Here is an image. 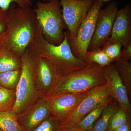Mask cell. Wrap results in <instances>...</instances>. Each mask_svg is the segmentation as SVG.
Instances as JSON below:
<instances>
[{
    "label": "cell",
    "mask_w": 131,
    "mask_h": 131,
    "mask_svg": "<svg viewBox=\"0 0 131 131\" xmlns=\"http://www.w3.org/2000/svg\"><path fill=\"white\" fill-rule=\"evenodd\" d=\"M16 100V90L0 86V112L13 110Z\"/></svg>",
    "instance_id": "21"
},
{
    "label": "cell",
    "mask_w": 131,
    "mask_h": 131,
    "mask_svg": "<svg viewBox=\"0 0 131 131\" xmlns=\"http://www.w3.org/2000/svg\"><path fill=\"white\" fill-rule=\"evenodd\" d=\"M86 62L97 64L103 68L113 62V61L100 49L94 51H88Z\"/></svg>",
    "instance_id": "22"
},
{
    "label": "cell",
    "mask_w": 131,
    "mask_h": 131,
    "mask_svg": "<svg viewBox=\"0 0 131 131\" xmlns=\"http://www.w3.org/2000/svg\"><path fill=\"white\" fill-rule=\"evenodd\" d=\"M5 35V32H4L2 34H1L0 35V41H1L3 38L4 37V36Z\"/></svg>",
    "instance_id": "31"
},
{
    "label": "cell",
    "mask_w": 131,
    "mask_h": 131,
    "mask_svg": "<svg viewBox=\"0 0 131 131\" xmlns=\"http://www.w3.org/2000/svg\"><path fill=\"white\" fill-rule=\"evenodd\" d=\"M101 1H110V0H101Z\"/></svg>",
    "instance_id": "33"
},
{
    "label": "cell",
    "mask_w": 131,
    "mask_h": 131,
    "mask_svg": "<svg viewBox=\"0 0 131 131\" xmlns=\"http://www.w3.org/2000/svg\"><path fill=\"white\" fill-rule=\"evenodd\" d=\"M113 100L112 96L106 99L89 113L77 124L73 126L85 130H91L95 123L100 117L105 108Z\"/></svg>",
    "instance_id": "16"
},
{
    "label": "cell",
    "mask_w": 131,
    "mask_h": 131,
    "mask_svg": "<svg viewBox=\"0 0 131 131\" xmlns=\"http://www.w3.org/2000/svg\"><path fill=\"white\" fill-rule=\"evenodd\" d=\"M119 42L124 48L131 43V4L118 9L115 19L111 35L107 42Z\"/></svg>",
    "instance_id": "13"
},
{
    "label": "cell",
    "mask_w": 131,
    "mask_h": 131,
    "mask_svg": "<svg viewBox=\"0 0 131 131\" xmlns=\"http://www.w3.org/2000/svg\"><path fill=\"white\" fill-rule=\"evenodd\" d=\"M61 131H88L85 130L75 126L62 127Z\"/></svg>",
    "instance_id": "30"
},
{
    "label": "cell",
    "mask_w": 131,
    "mask_h": 131,
    "mask_svg": "<svg viewBox=\"0 0 131 131\" xmlns=\"http://www.w3.org/2000/svg\"><path fill=\"white\" fill-rule=\"evenodd\" d=\"M122 44L119 42L111 43L107 42L102 47V51L111 59L114 61L121 58V47Z\"/></svg>",
    "instance_id": "25"
},
{
    "label": "cell",
    "mask_w": 131,
    "mask_h": 131,
    "mask_svg": "<svg viewBox=\"0 0 131 131\" xmlns=\"http://www.w3.org/2000/svg\"><path fill=\"white\" fill-rule=\"evenodd\" d=\"M21 74V69L0 73V86L16 90Z\"/></svg>",
    "instance_id": "20"
},
{
    "label": "cell",
    "mask_w": 131,
    "mask_h": 131,
    "mask_svg": "<svg viewBox=\"0 0 131 131\" xmlns=\"http://www.w3.org/2000/svg\"><path fill=\"white\" fill-rule=\"evenodd\" d=\"M113 131H131L130 120L128 121L125 124L116 128Z\"/></svg>",
    "instance_id": "29"
},
{
    "label": "cell",
    "mask_w": 131,
    "mask_h": 131,
    "mask_svg": "<svg viewBox=\"0 0 131 131\" xmlns=\"http://www.w3.org/2000/svg\"><path fill=\"white\" fill-rule=\"evenodd\" d=\"M11 4L7 11V23L0 47L13 51L21 57L35 37L38 29L34 9Z\"/></svg>",
    "instance_id": "1"
},
{
    "label": "cell",
    "mask_w": 131,
    "mask_h": 131,
    "mask_svg": "<svg viewBox=\"0 0 131 131\" xmlns=\"http://www.w3.org/2000/svg\"><path fill=\"white\" fill-rule=\"evenodd\" d=\"M45 97H41L18 116V121L23 131H30L50 115Z\"/></svg>",
    "instance_id": "14"
},
{
    "label": "cell",
    "mask_w": 131,
    "mask_h": 131,
    "mask_svg": "<svg viewBox=\"0 0 131 131\" xmlns=\"http://www.w3.org/2000/svg\"><path fill=\"white\" fill-rule=\"evenodd\" d=\"M106 82L103 68L97 64L89 63L81 69L61 75L45 98L86 92Z\"/></svg>",
    "instance_id": "3"
},
{
    "label": "cell",
    "mask_w": 131,
    "mask_h": 131,
    "mask_svg": "<svg viewBox=\"0 0 131 131\" xmlns=\"http://www.w3.org/2000/svg\"><path fill=\"white\" fill-rule=\"evenodd\" d=\"M35 83L42 97H46L61 75L47 59L36 57Z\"/></svg>",
    "instance_id": "12"
},
{
    "label": "cell",
    "mask_w": 131,
    "mask_h": 131,
    "mask_svg": "<svg viewBox=\"0 0 131 131\" xmlns=\"http://www.w3.org/2000/svg\"><path fill=\"white\" fill-rule=\"evenodd\" d=\"M125 110L119 106L111 118L107 131H113L130 120Z\"/></svg>",
    "instance_id": "23"
},
{
    "label": "cell",
    "mask_w": 131,
    "mask_h": 131,
    "mask_svg": "<svg viewBox=\"0 0 131 131\" xmlns=\"http://www.w3.org/2000/svg\"><path fill=\"white\" fill-rule=\"evenodd\" d=\"M42 2H49L50 0H42Z\"/></svg>",
    "instance_id": "32"
},
{
    "label": "cell",
    "mask_w": 131,
    "mask_h": 131,
    "mask_svg": "<svg viewBox=\"0 0 131 131\" xmlns=\"http://www.w3.org/2000/svg\"><path fill=\"white\" fill-rule=\"evenodd\" d=\"M103 4L102 1L95 0L80 26L76 37L73 38L67 37L75 56L84 62H86L88 49L93 35L98 13Z\"/></svg>",
    "instance_id": "6"
},
{
    "label": "cell",
    "mask_w": 131,
    "mask_h": 131,
    "mask_svg": "<svg viewBox=\"0 0 131 131\" xmlns=\"http://www.w3.org/2000/svg\"><path fill=\"white\" fill-rule=\"evenodd\" d=\"M119 106L118 103L115 100H113L105 108L90 131H107L111 118Z\"/></svg>",
    "instance_id": "17"
},
{
    "label": "cell",
    "mask_w": 131,
    "mask_h": 131,
    "mask_svg": "<svg viewBox=\"0 0 131 131\" xmlns=\"http://www.w3.org/2000/svg\"><path fill=\"white\" fill-rule=\"evenodd\" d=\"M104 77L109 84L111 96L119 104L131 119V106L127 90L113 62L103 68Z\"/></svg>",
    "instance_id": "11"
},
{
    "label": "cell",
    "mask_w": 131,
    "mask_h": 131,
    "mask_svg": "<svg viewBox=\"0 0 131 131\" xmlns=\"http://www.w3.org/2000/svg\"><path fill=\"white\" fill-rule=\"evenodd\" d=\"M0 129L2 131H23L18 116L13 110L0 112Z\"/></svg>",
    "instance_id": "19"
},
{
    "label": "cell",
    "mask_w": 131,
    "mask_h": 131,
    "mask_svg": "<svg viewBox=\"0 0 131 131\" xmlns=\"http://www.w3.org/2000/svg\"><path fill=\"white\" fill-rule=\"evenodd\" d=\"M15 3L19 7L26 8L32 6L31 0H0V8L7 11L11 4Z\"/></svg>",
    "instance_id": "26"
},
{
    "label": "cell",
    "mask_w": 131,
    "mask_h": 131,
    "mask_svg": "<svg viewBox=\"0 0 131 131\" xmlns=\"http://www.w3.org/2000/svg\"><path fill=\"white\" fill-rule=\"evenodd\" d=\"M61 123L52 115L30 131H61Z\"/></svg>",
    "instance_id": "24"
},
{
    "label": "cell",
    "mask_w": 131,
    "mask_h": 131,
    "mask_svg": "<svg viewBox=\"0 0 131 131\" xmlns=\"http://www.w3.org/2000/svg\"><path fill=\"white\" fill-rule=\"evenodd\" d=\"M110 96V87L106 82L92 89L75 111L61 123L62 127L72 126L77 124L89 113Z\"/></svg>",
    "instance_id": "9"
},
{
    "label": "cell",
    "mask_w": 131,
    "mask_h": 131,
    "mask_svg": "<svg viewBox=\"0 0 131 131\" xmlns=\"http://www.w3.org/2000/svg\"><path fill=\"white\" fill-rule=\"evenodd\" d=\"M36 57L27 49L21 56V74L16 89L13 111L18 116L41 98L35 83Z\"/></svg>",
    "instance_id": "5"
},
{
    "label": "cell",
    "mask_w": 131,
    "mask_h": 131,
    "mask_svg": "<svg viewBox=\"0 0 131 131\" xmlns=\"http://www.w3.org/2000/svg\"><path fill=\"white\" fill-rule=\"evenodd\" d=\"M123 84L126 88L129 96L131 94V63L121 58L113 62Z\"/></svg>",
    "instance_id": "18"
},
{
    "label": "cell",
    "mask_w": 131,
    "mask_h": 131,
    "mask_svg": "<svg viewBox=\"0 0 131 131\" xmlns=\"http://www.w3.org/2000/svg\"><path fill=\"white\" fill-rule=\"evenodd\" d=\"M118 7V3L114 1L109 3L105 8L100 10L88 51L100 49L107 42L119 9Z\"/></svg>",
    "instance_id": "8"
},
{
    "label": "cell",
    "mask_w": 131,
    "mask_h": 131,
    "mask_svg": "<svg viewBox=\"0 0 131 131\" xmlns=\"http://www.w3.org/2000/svg\"><path fill=\"white\" fill-rule=\"evenodd\" d=\"M121 58L125 61H130L131 59V43L126 48H124L121 53Z\"/></svg>",
    "instance_id": "28"
},
{
    "label": "cell",
    "mask_w": 131,
    "mask_h": 131,
    "mask_svg": "<svg viewBox=\"0 0 131 131\" xmlns=\"http://www.w3.org/2000/svg\"><path fill=\"white\" fill-rule=\"evenodd\" d=\"M21 57L7 48L0 47V73L20 69Z\"/></svg>",
    "instance_id": "15"
},
{
    "label": "cell",
    "mask_w": 131,
    "mask_h": 131,
    "mask_svg": "<svg viewBox=\"0 0 131 131\" xmlns=\"http://www.w3.org/2000/svg\"><path fill=\"white\" fill-rule=\"evenodd\" d=\"M0 131H2V130H1V129H0Z\"/></svg>",
    "instance_id": "34"
},
{
    "label": "cell",
    "mask_w": 131,
    "mask_h": 131,
    "mask_svg": "<svg viewBox=\"0 0 131 131\" xmlns=\"http://www.w3.org/2000/svg\"><path fill=\"white\" fill-rule=\"evenodd\" d=\"M27 49L35 56L47 59L62 75L81 69L89 63L75 56L66 32L62 42L55 45L45 39L38 27L35 37Z\"/></svg>",
    "instance_id": "2"
},
{
    "label": "cell",
    "mask_w": 131,
    "mask_h": 131,
    "mask_svg": "<svg viewBox=\"0 0 131 131\" xmlns=\"http://www.w3.org/2000/svg\"><path fill=\"white\" fill-rule=\"evenodd\" d=\"M7 23V11L0 8V35L6 31Z\"/></svg>",
    "instance_id": "27"
},
{
    "label": "cell",
    "mask_w": 131,
    "mask_h": 131,
    "mask_svg": "<svg viewBox=\"0 0 131 131\" xmlns=\"http://www.w3.org/2000/svg\"><path fill=\"white\" fill-rule=\"evenodd\" d=\"M67 37H75L95 0H59Z\"/></svg>",
    "instance_id": "7"
},
{
    "label": "cell",
    "mask_w": 131,
    "mask_h": 131,
    "mask_svg": "<svg viewBox=\"0 0 131 131\" xmlns=\"http://www.w3.org/2000/svg\"><path fill=\"white\" fill-rule=\"evenodd\" d=\"M38 27L48 42L58 45L64 38L66 28L59 0L39 1L34 9Z\"/></svg>",
    "instance_id": "4"
},
{
    "label": "cell",
    "mask_w": 131,
    "mask_h": 131,
    "mask_svg": "<svg viewBox=\"0 0 131 131\" xmlns=\"http://www.w3.org/2000/svg\"><path fill=\"white\" fill-rule=\"evenodd\" d=\"M91 90L83 93L63 94L45 98L51 114L61 123L63 122L75 111Z\"/></svg>",
    "instance_id": "10"
}]
</instances>
